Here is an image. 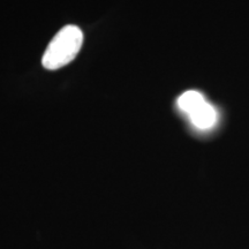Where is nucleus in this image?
I'll return each instance as SVG.
<instances>
[{"mask_svg": "<svg viewBox=\"0 0 249 249\" xmlns=\"http://www.w3.org/2000/svg\"><path fill=\"white\" fill-rule=\"evenodd\" d=\"M82 43L83 34L79 27H64L50 42L42 59L43 66L50 71L66 66L79 54Z\"/></svg>", "mask_w": 249, "mask_h": 249, "instance_id": "nucleus-1", "label": "nucleus"}, {"mask_svg": "<svg viewBox=\"0 0 249 249\" xmlns=\"http://www.w3.org/2000/svg\"><path fill=\"white\" fill-rule=\"evenodd\" d=\"M177 105L198 132H209L216 128L219 123V112L200 91L188 90L183 92L178 98Z\"/></svg>", "mask_w": 249, "mask_h": 249, "instance_id": "nucleus-2", "label": "nucleus"}]
</instances>
